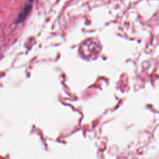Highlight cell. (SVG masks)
Listing matches in <instances>:
<instances>
[{
    "label": "cell",
    "mask_w": 159,
    "mask_h": 159,
    "mask_svg": "<svg viewBox=\"0 0 159 159\" xmlns=\"http://www.w3.org/2000/svg\"><path fill=\"white\" fill-rule=\"evenodd\" d=\"M31 8H32V6L30 4L26 5V6L24 8L23 11L19 14V15L17 19L16 23H19V22H20L21 21H22L25 18V17L28 15V14L30 12Z\"/></svg>",
    "instance_id": "1"
},
{
    "label": "cell",
    "mask_w": 159,
    "mask_h": 159,
    "mask_svg": "<svg viewBox=\"0 0 159 159\" xmlns=\"http://www.w3.org/2000/svg\"><path fill=\"white\" fill-rule=\"evenodd\" d=\"M29 1H33L34 0H29Z\"/></svg>",
    "instance_id": "2"
}]
</instances>
